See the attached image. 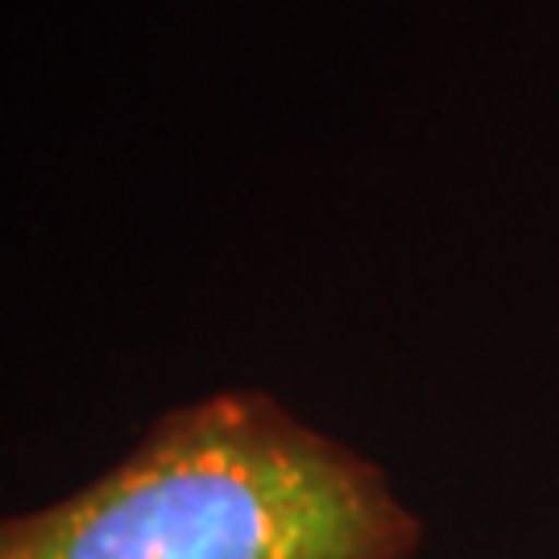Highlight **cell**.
I'll use <instances>...</instances> for the list:
<instances>
[{
  "mask_svg": "<svg viewBox=\"0 0 559 559\" xmlns=\"http://www.w3.org/2000/svg\"><path fill=\"white\" fill-rule=\"evenodd\" d=\"M373 460L258 390L179 406L104 477L9 519L0 559H411Z\"/></svg>",
  "mask_w": 559,
  "mask_h": 559,
  "instance_id": "cell-1",
  "label": "cell"
}]
</instances>
